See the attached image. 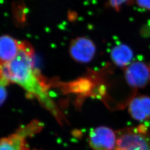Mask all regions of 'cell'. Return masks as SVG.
Wrapping results in <instances>:
<instances>
[{"label":"cell","instance_id":"cell-1","mask_svg":"<svg viewBox=\"0 0 150 150\" xmlns=\"http://www.w3.org/2000/svg\"><path fill=\"white\" fill-rule=\"evenodd\" d=\"M0 80L8 85L16 83L27 92L28 97L36 98L51 113L59 122L63 116L50 97V85L40 72L34 69V51L27 42H20V48L15 58L4 63L0 69Z\"/></svg>","mask_w":150,"mask_h":150},{"label":"cell","instance_id":"cell-2","mask_svg":"<svg viewBox=\"0 0 150 150\" xmlns=\"http://www.w3.org/2000/svg\"><path fill=\"white\" fill-rule=\"evenodd\" d=\"M41 123L33 121L15 133L0 139V150H30L26 138L41 129Z\"/></svg>","mask_w":150,"mask_h":150},{"label":"cell","instance_id":"cell-3","mask_svg":"<svg viewBox=\"0 0 150 150\" xmlns=\"http://www.w3.org/2000/svg\"><path fill=\"white\" fill-rule=\"evenodd\" d=\"M116 134L111 129L100 126L92 130L89 144L93 150H113L117 144Z\"/></svg>","mask_w":150,"mask_h":150},{"label":"cell","instance_id":"cell-4","mask_svg":"<svg viewBox=\"0 0 150 150\" xmlns=\"http://www.w3.org/2000/svg\"><path fill=\"white\" fill-rule=\"evenodd\" d=\"M113 150H150V140L139 131H130L118 137Z\"/></svg>","mask_w":150,"mask_h":150},{"label":"cell","instance_id":"cell-5","mask_svg":"<svg viewBox=\"0 0 150 150\" xmlns=\"http://www.w3.org/2000/svg\"><path fill=\"white\" fill-rule=\"evenodd\" d=\"M69 52L73 59L80 63H88L93 59L96 52V47L91 40L78 38L70 45Z\"/></svg>","mask_w":150,"mask_h":150},{"label":"cell","instance_id":"cell-6","mask_svg":"<svg viewBox=\"0 0 150 150\" xmlns=\"http://www.w3.org/2000/svg\"><path fill=\"white\" fill-rule=\"evenodd\" d=\"M126 80L134 88H142L150 81V67L141 62L129 64L125 71Z\"/></svg>","mask_w":150,"mask_h":150},{"label":"cell","instance_id":"cell-7","mask_svg":"<svg viewBox=\"0 0 150 150\" xmlns=\"http://www.w3.org/2000/svg\"><path fill=\"white\" fill-rule=\"evenodd\" d=\"M20 48V42L8 35L0 37V61L7 63L15 58Z\"/></svg>","mask_w":150,"mask_h":150},{"label":"cell","instance_id":"cell-8","mask_svg":"<svg viewBox=\"0 0 150 150\" xmlns=\"http://www.w3.org/2000/svg\"><path fill=\"white\" fill-rule=\"evenodd\" d=\"M129 111L136 120L141 121L150 118V97L143 96L135 98L129 105Z\"/></svg>","mask_w":150,"mask_h":150},{"label":"cell","instance_id":"cell-9","mask_svg":"<svg viewBox=\"0 0 150 150\" xmlns=\"http://www.w3.org/2000/svg\"><path fill=\"white\" fill-rule=\"evenodd\" d=\"M133 56L131 49L128 46L123 44L114 47L111 52L113 62L120 67L129 65L132 59Z\"/></svg>","mask_w":150,"mask_h":150},{"label":"cell","instance_id":"cell-10","mask_svg":"<svg viewBox=\"0 0 150 150\" xmlns=\"http://www.w3.org/2000/svg\"><path fill=\"white\" fill-rule=\"evenodd\" d=\"M8 86L7 83L0 80V106L5 101L7 95L6 86Z\"/></svg>","mask_w":150,"mask_h":150},{"label":"cell","instance_id":"cell-11","mask_svg":"<svg viewBox=\"0 0 150 150\" xmlns=\"http://www.w3.org/2000/svg\"><path fill=\"white\" fill-rule=\"evenodd\" d=\"M138 5L150 10V0H136Z\"/></svg>","mask_w":150,"mask_h":150},{"label":"cell","instance_id":"cell-12","mask_svg":"<svg viewBox=\"0 0 150 150\" xmlns=\"http://www.w3.org/2000/svg\"><path fill=\"white\" fill-rule=\"evenodd\" d=\"M127 0H110V2L113 7H117L123 4Z\"/></svg>","mask_w":150,"mask_h":150}]
</instances>
